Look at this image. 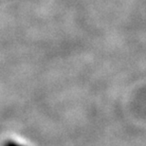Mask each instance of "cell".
Returning a JSON list of instances; mask_svg holds the SVG:
<instances>
[{"label": "cell", "mask_w": 146, "mask_h": 146, "mask_svg": "<svg viewBox=\"0 0 146 146\" xmlns=\"http://www.w3.org/2000/svg\"><path fill=\"white\" fill-rule=\"evenodd\" d=\"M5 146H23L21 144H17L15 142H13V141H9L8 143H6Z\"/></svg>", "instance_id": "cell-1"}]
</instances>
